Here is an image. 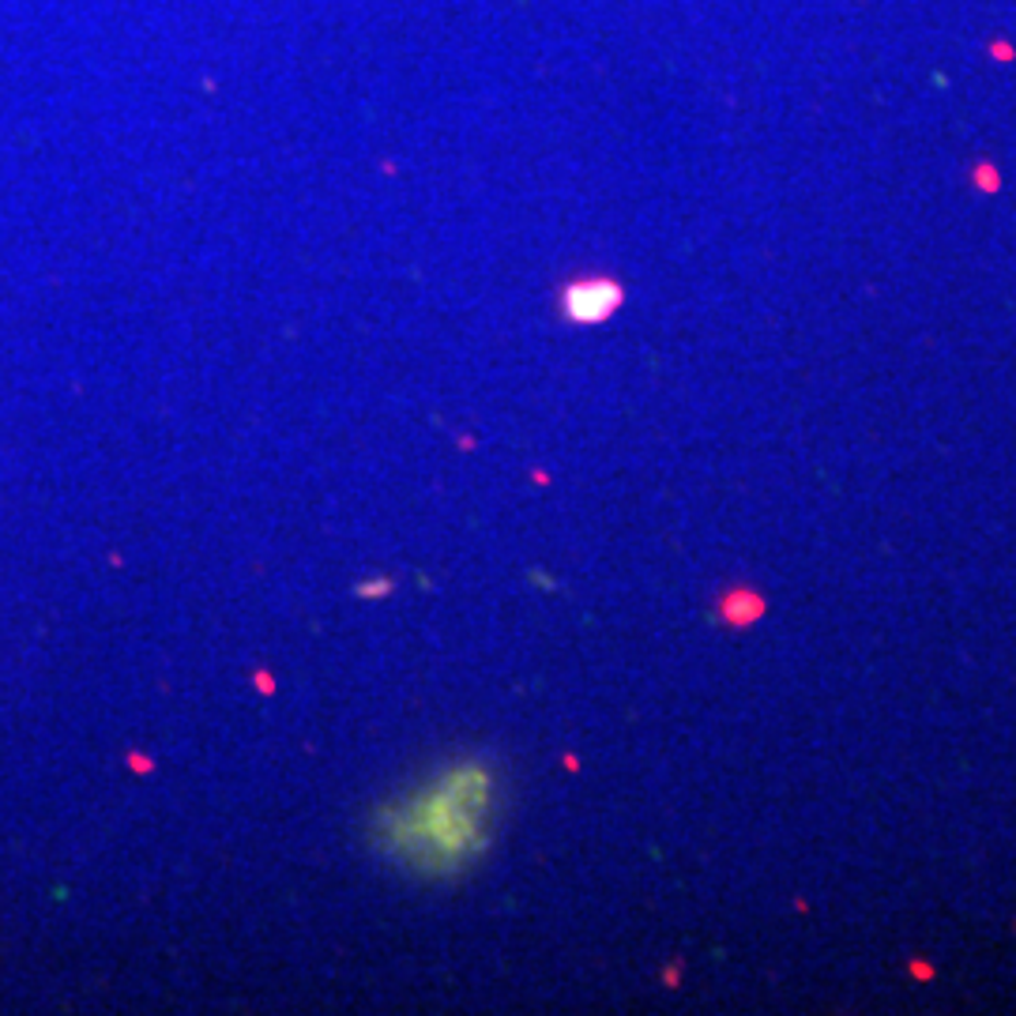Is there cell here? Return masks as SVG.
Listing matches in <instances>:
<instances>
[{
    "label": "cell",
    "instance_id": "obj_1",
    "mask_svg": "<svg viewBox=\"0 0 1016 1016\" xmlns=\"http://www.w3.org/2000/svg\"><path fill=\"white\" fill-rule=\"evenodd\" d=\"M501 779L489 760H460L377 813V843L418 874H460L494 840Z\"/></svg>",
    "mask_w": 1016,
    "mask_h": 1016
},
{
    "label": "cell",
    "instance_id": "obj_2",
    "mask_svg": "<svg viewBox=\"0 0 1016 1016\" xmlns=\"http://www.w3.org/2000/svg\"><path fill=\"white\" fill-rule=\"evenodd\" d=\"M625 302V286L610 275H580L562 286V317L569 324H606Z\"/></svg>",
    "mask_w": 1016,
    "mask_h": 1016
},
{
    "label": "cell",
    "instance_id": "obj_3",
    "mask_svg": "<svg viewBox=\"0 0 1016 1016\" xmlns=\"http://www.w3.org/2000/svg\"><path fill=\"white\" fill-rule=\"evenodd\" d=\"M723 617L726 622H734V625H745V622H753V617H760V610H765V603H760L757 595H749V591H734V595H726L723 599Z\"/></svg>",
    "mask_w": 1016,
    "mask_h": 1016
},
{
    "label": "cell",
    "instance_id": "obj_4",
    "mask_svg": "<svg viewBox=\"0 0 1016 1016\" xmlns=\"http://www.w3.org/2000/svg\"><path fill=\"white\" fill-rule=\"evenodd\" d=\"M388 591H392V583H388V580H380V583H362V588H358V595H388Z\"/></svg>",
    "mask_w": 1016,
    "mask_h": 1016
}]
</instances>
